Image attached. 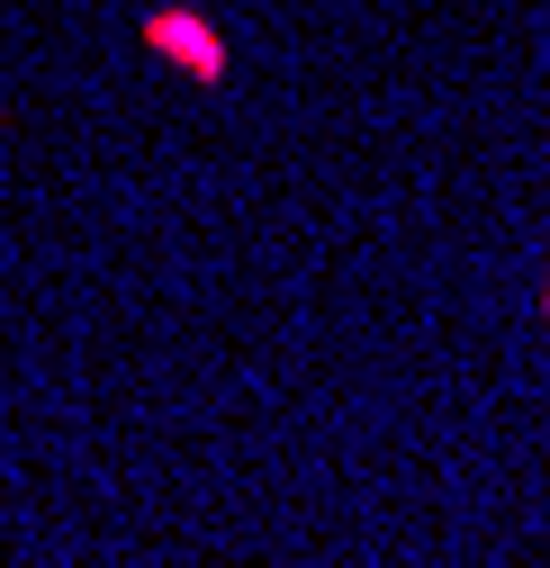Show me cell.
<instances>
[{
	"mask_svg": "<svg viewBox=\"0 0 550 568\" xmlns=\"http://www.w3.org/2000/svg\"><path fill=\"white\" fill-rule=\"evenodd\" d=\"M145 45L172 63V73H190V82H226V37L198 10H181V0H163V10L145 19Z\"/></svg>",
	"mask_w": 550,
	"mask_h": 568,
	"instance_id": "6da1fadb",
	"label": "cell"
},
{
	"mask_svg": "<svg viewBox=\"0 0 550 568\" xmlns=\"http://www.w3.org/2000/svg\"><path fill=\"white\" fill-rule=\"evenodd\" d=\"M541 316H550V290H541Z\"/></svg>",
	"mask_w": 550,
	"mask_h": 568,
	"instance_id": "7a4b0ae2",
	"label": "cell"
}]
</instances>
